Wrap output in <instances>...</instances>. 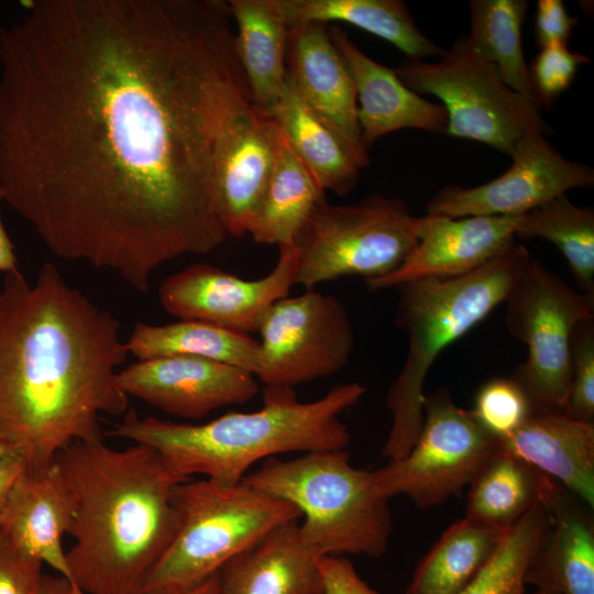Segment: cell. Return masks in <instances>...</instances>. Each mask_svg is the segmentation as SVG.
Listing matches in <instances>:
<instances>
[{
	"label": "cell",
	"mask_w": 594,
	"mask_h": 594,
	"mask_svg": "<svg viewBox=\"0 0 594 594\" xmlns=\"http://www.w3.org/2000/svg\"><path fill=\"white\" fill-rule=\"evenodd\" d=\"M222 0H40L0 28L4 201L140 293L229 237L218 176L252 105Z\"/></svg>",
	"instance_id": "obj_1"
},
{
	"label": "cell",
	"mask_w": 594,
	"mask_h": 594,
	"mask_svg": "<svg viewBox=\"0 0 594 594\" xmlns=\"http://www.w3.org/2000/svg\"><path fill=\"white\" fill-rule=\"evenodd\" d=\"M120 322L45 263L0 289V442L43 469L74 442L102 441L100 417L128 413Z\"/></svg>",
	"instance_id": "obj_2"
},
{
	"label": "cell",
	"mask_w": 594,
	"mask_h": 594,
	"mask_svg": "<svg viewBox=\"0 0 594 594\" xmlns=\"http://www.w3.org/2000/svg\"><path fill=\"white\" fill-rule=\"evenodd\" d=\"M74 503L66 551L85 594H143L178 527L174 494L186 481L152 448L74 442L56 458Z\"/></svg>",
	"instance_id": "obj_3"
},
{
	"label": "cell",
	"mask_w": 594,
	"mask_h": 594,
	"mask_svg": "<svg viewBox=\"0 0 594 594\" xmlns=\"http://www.w3.org/2000/svg\"><path fill=\"white\" fill-rule=\"evenodd\" d=\"M365 393L361 383L350 382L305 403L293 387L265 386L263 406L251 413L229 411L196 425L128 411L108 433L154 449L184 480L201 474L234 485L251 466L268 458L346 450L351 438L340 416Z\"/></svg>",
	"instance_id": "obj_4"
},
{
	"label": "cell",
	"mask_w": 594,
	"mask_h": 594,
	"mask_svg": "<svg viewBox=\"0 0 594 594\" xmlns=\"http://www.w3.org/2000/svg\"><path fill=\"white\" fill-rule=\"evenodd\" d=\"M531 260L514 243L469 274L399 286L395 323L408 337L405 363L386 398L392 427L382 457L403 459L424 424V386L438 355L503 304Z\"/></svg>",
	"instance_id": "obj_5"
},
{
	"label": "cell",
	"mask_w": 594,
	"mask_h": 594,
	"mask_svg": "<svg viewBox=\"0 0 594 594\" xmlns=\"http://www.w3.org/2000/svg\"><path fill=\"white\" fill-rule=\"evenodd\" d=\"M241 482L295 505L300 537L317 558H376L388 548V499L375 492L373 471L353 466L346 450L268 458Z\"/></svg>",
	"instance_id": "obj_6"
},
{
	"label": "cell",
	"mask_w": 594,
	"mask_h": 594,
	"mask_svg": "<svg viewBox=\"0 0 594 594\" xmlns=\"http://www.w3.org/2000/svg\"><path fill=\"white\" fill-rule=\"evenodd\" d=\"M174 499L177 531L143 594L204 581L272 529L301 518L292 503L243 482L186 480Z\"/></svg>",
	"instance_id": "obj_7"
},
{
	"label": "cell",
	"mask_w": 594,
	"mask_h": 594,
	"mask_svg": "<svg viewBox=\"0 0 594 594\" xmlns=\"http://www.w3.org/2000/svg\"><path fill=\"white\" fill-rule=\"evenodd\" d=\"M417 222L399 198L371 195L350 205L322 199L293 244L295 285L312 289L345 276L387 275L416 244Z\"/></svg>",
	"instance_id": "obj_8"
},
{
	"label": "cell",
	"mask_w": 594,
	"mask_h": 594,
	"mask_svg": "<svg viewBox=\"0 0 594 594\" xmlns=\"http://www.w3.org/2000/svg\"><path fill=\"white\" fill-rule=\"evenodd\" d=\"M394 70L413 91L442 101L450 136L477 141L512 156L526 135L551 131L540 108L510 89L466 36L458 37L438 62L406 58Z\"/></svg>",
	"instance_id": "obj_9"
},
{
	"label": "cell",
	"mask_w": 594,
	"mask_h": 594,
	"mask_svg": "<svg viewBox=\"0 0 594 594\" xmlns=\"http://www.w3.org/2000/svg\"><path fill=\"white\" fill-rule=\"evenodd\" d=\"M505 326L527 346L513 378L532 410L564 413L571 385V338L575 327L594 319V301L560 276L530 260L506 300Z\"/></svg>",
	"instance_id": "obj_10"
},
{
	"label": "cell",
	"mask_w": 594,
	"mask_h": 594,
	"mask_svg": "<svg viewBox=\"0 0 594 594\" xmlns=\"http://www.w3.org/2000/svg\"><path fill=\"white\" fill-rule=\"evenodd\" d=\"M498 440L471 410L459 407L449 388L425 395L424 424L406 457L373 471L375 492L389 501L409 497L421 509L458 496L497 453Z\"/></svg>",
	"instance_id": "obj_11"
},
{
	"label": "cell",
	"mask_w": 594,
	"mask_h": 594,
	"mask_svg": "<svg viewBox=\"0 0 594 594\" xmlns=\"http://www.w3.org/2000/svg\"><path fill=\"white\" fill-rule=\"evenodd\" d=\"M255 378L265 386L295 387L341 371L354 349L344 304L312 289L274 302L262 318Z\"/></svg>",
	"instance_id": "obj_12"
},
{
	"label": "cell",
	"mask_w": 594,
	"mask_h": 594,
	"mask_svg": "<svg viewBox=\"0 0 594 594\" xmlns=\"http://www.w3.org/2000/svg\"><path fill=\"white\" fill-rule=\"evenodd\" d=\"M510 158V167L487 183L438 190L427 204V215L520 216L569 190L594 185V169L565 158L543 133L522 138Z\"/></svg>",
	"instance_id": "obj_13"
},
{
	"label": "cell",
	"mask_w": 594,
	"mask_h": 594,
	"mask_svg": "<svg viewBox=\"0 0 594 594\" xmlns=\"http://www.w3.org/2000/svg\"><path fill=\"white\" fill-rule=\"evenodd\" d=\"M273 270L257 279H245L207 263L189 265L160 285L162 307L183 320H196L249 334L295 285L296 252L283 246Z\"/></svg>",
	"instance_id": "obj_14"
},
{
	"label": "cell",
	"mask_w": 594,
	"mask_h": 594,
	"mask_svg": "<svg viewBox=\"0 0 594 594\" xmlns=\"http://www.w3.org/2000/svg\"><path fill=\"white\" fill-rule=\"evenodd\" d=\"M118 382L128 396L194 420L229 405L246 404L258 393L251 373L193 356L138 360L119 371Z\"/></svg>",
	"instance_id": "obj_15"
},
{
	"label": "cell",
	"mask_w": 594,
	"mask_h": 594,
	"mask_svg": "<svg viewBox=\"0 0 594 594\" xmlns=\"http://www.w3.org/2000/svg\"><path fill=\"white\" fill-rule=\"evenodd\" d=\"M518 217H418L417 241L406 258L387 275L365 279L366 286L376 292L469 274L515 243Z\"/></svg>",
	"instance_id": "obj_16"
},
{
	"label": "cell",
	"mask_w": 594,
	"mask_h": 594,
	"mask_svg": "<svg viewBox=\"0 0 594 594\" xmlns=\"http://www.w3.org/2000/svg\"><path fill=\"white\" fill-rule=\"evenodd\" d=\"M287 64L304 102L342 139L360 166L366 167L370 156L361 140L354 84L328 24L289 29Z\"/></svg>",
	"instance_id": "obj_17"
},
{
	"label": "cell",
	"mask_w": 594,
	"mask_h": 594,
	"mask_svg": "<svg viewBox=\"0 0 594 594\" xmlns=\"http://www.w3.org/2000/svg\"><path fill=\"white\" fill-rule=\"evenodd\" d=\"M331 41L351 74L358 103L361 140L369 150L382 136L403 129L446 133L444 107L409 89L394 68L370 56L339 26H328Z\"/></svg>",
	"instance_id": "obj_18"
},
{
	"label": "cell",
	"mask_w": 594,
	"mask_h": 594,
	"mask_svg": "<svg viewBox=\"0 0 594 594\" xmlns=\"http://www.w3.org/2000/svg\"><path fill=\"white\" fill-rule=\"evenodd\" d=\"M74 518L70 491L55 460L26 470L11 491L0 515V530L21 550L72 581L63 537Z\"/></svg>",
	"instance_id": "obj_19"
},
{
	"label": "cell",
	"mask_w": 594,
	"mask_h": 594,
	"mask_svg": "<svg viewBox=\"0 0 594 594\" xmlns=\"http://www.w3.org/2000/svg\"><path fill=\"white\" fill-rule=\"evenodd\" d=\"M498 449L551 479L594 508V422L532 410Z\"/></svg>",
	"instance_id": "obj_20"
},
{
	"label": "cell",
	"mask_w": 594,
	"mask_h": 594,
	"mask_svg": "<svg viewBox=\"0 0 594 594\" xmlns=\"http://www.w3.org/2000/svg\"><path fill=\"white\" fill-rule=\"evenodd\" d=\"M282 145L283 135L275 119L252 103L232 131L219 166V201L229 237L246 234Z\"/></svg>",
	"instance_id": "obj_21"
},
{
	"label": "cell",
	"mask_w": 594,
	"mask_h": 594,
	"mask_svg": "<svg viewBox=\"0 0 594 594\" xmlns=\"http://www.w3.org/2000/svg\"><path fill=\"white\" fill-rule=\"evenodd\" d=\"M544 497L550 525L529 562L526 584L559 594H594L591 508L552 480Z\"/></svg>",
	"instance_id": "obj_22"
},
{
	"label": "cell",
	"mask_w": 594,
	"mask_h": 594,
	"mask_svg": "<svg viewBox=\"0 0 594 594\" xmlns=\"http://www.w3.org/2000/svg\"><path fill=\"white\" fill-rule=\"evenodd\" d=\"M287 521L229 560L219 571L221 594H321L315 557Z\"/></svg>",
	"instance_id": "obj_23"
},
{
	"label": "cell",
	"mask_w": 594,
	"mask_h": 594,
	"mask_svg": "<svg viewBox=\"0 0 594 594\" xmlns=\"http://www.w3.org/2000/svg\"><path fill=\"white\" fill-rule=\"evenodd\" d=\"M271 116L287 146L323 193L344 196L353 189L362 167L342 139L304 102L289 73Z\"/></svg>",
	"instance_id": "obj_24"
},
{
	"label": "cell",
	"mask_w": 594,
	"mask_h": 594,
	"mask_svg": "<svg viewBox=\"0 0 594 594\" xmlns=\"http://www.w3.org/2000/svg\"><path fill=\"white\" fill-rule=\"evenodd\" d=\"M288 29L306 23L345 22L396 46L406 58L442 57L399 0H271Z\"/></svg>",
	"instance_id": "obj_25"
},
{
	"label": "cell",
	"mask_w": 594,
	"mask_h": 594,
	"mask_svg": "<svg viewBox=\"0 0 594 594\" xmlns=\"http://www.w3.org/2000/svg\"><path fill=\"white\" fill-rule=\"evenodd\" d=\"M237 23L234 45L252 103L271 116L288 78L289 29L271 0L228 2Z\"/></svg>",
	"instance_id": "obj_26"
},
{
	"label": "cell",
	"mask_w": 594,
	"mask_h": 594,
	"mask_svg": "<svg viewBox=\"0 0 594 594\" xmlns=\"http://www.w3.org/2000/svg\"><path fill=\"white\" fill-rule=\"evenodd\" d=\"M125 345L138 360L193 356L232 365L253 376L260 358L258 340L196 320L179 319L161 326L136 322Z\"/></svg>",
	"instance_id": "obj_27"
},
{
	"label": "cell",
	"mask_w": 594,
	"mask_h": 594,
	"mask_svg": "<svg viewBox=\"0 0 594 594\" xmlns=\"http://www.w3.org/2000/svg\"><path fill=\"white\" fill-rule=\"evenodd\" d=\"M508 528L483 525L466 517L457 520L419 562L405 594H461Z\"/></svg>",
	"instance_id": "obj_28"
},
{
	"label": "cell",
	"mask_w": 594,
	"mask_h": 594,
	"mask_svg": "<svg viewBox=\"0 0 594 594\" xmlns=\"http://www.w3.org/2000/svg\"><path fill=\"white\" fill-rule=\"evenodd\" d=\"M322 199L324 193L283 138L276 167L249 222L246 233L258 244L292 246L301 227Z\"/></svg>",
	"instance_id": "obj_29"
},
{
	"label": "cell",
	"mask_w": 594,
	"mask_h": 594,
	"mask_svg": "<svg viewBox=\"0 0 594 594\" xmlns=\"http://www.w3.org/2000/svg\"><path fill=\"white\" fill-rule=\"evenodd\" d=\"M528 7L527 0H471V29L466 40L482 58L496 67L510 89L541 108L521 43Z\"/></svg>",
	"instance_id": "obj_30"
},
{
	"label": "cell",
	"mask_w": 594,
	"mask_h": 594,
	"mask_svg": "<svg viewBox=\"0 0 594 594\" xmlns=\"http://www.w3.org/2000/svg\"><path fill=\"white\" fill-rule=\"evenodd\" d=\"M549 481L498 449L470 484L464 517L506 529L543 497Z\"/></svg>",
	"instance_id": "obj_31"
},
{
	"label": "cell",
	"mask_w": 594,
	"mask_h": 594,
	"mask_svg": "<svg viewBox=\"0 0 594 594\" xmlns=\"http://www.w3.org/2000/svg\"><path fill=\"white\" fill-rule=\"evenodd\" d=\"M543 239L564 256L578 289L594 301V209L561 195L520 215L515 238Z\"/></svg>",
	"instance_id": "obj_32"
},
{
	"label": "cell",
	"mask_w": 594,
	"mask_h": 594,
	"mask_svg": "<svg viewBox=\"0 0 594 594\" xmlns=\"http://www.w3.org/2000/svg\"><path fill=\"white\" fill-rule=\"evenodd\" d=\"M549 525L550 510L543 495L506 530L494 553L461 594H524L529 562Z\"/></svg>",
	"instance_id": "obj_33"
},
{
	"label": "cell",
	"mask_w": 594,
	"mask_h": 594,
	"mask_svg": "<svg viewBox=\"0 0 594 594\" xmlns=\"http://www.w3.org/2000/svg\"><path fill=\"white\" fill-rule=\"evenodd\" d=\"M472 414L497 440L512 435L532 411L520 386L510 377H495L476 392Z\"/></svg>",
	"instance_id": "obj_34"
},
{
	"label": "cell",
	"mask_w": 594,
	"mask_h": 594,
	"mask_svg": "<svg viewBox=\"0 0 594 594\" xmlns=\"http://www.w3.org/2000/svg\"><path fill=\"white\" fill-rule=\"evenodd\" d=\"M571 385L564 414L594 422V319L580 322L571 338Z\"/></svg>",
	"instance_id": "obj_35"
},
{
	"label": "cell",
	"mask_w": 594,
	"mask_h": 594,
	"mask_svg": "<svg viewBox=\"0 0 594 594\" xmlns=\"http://www.w3.org/2000/svg\"><path fill=\"white\" fill-rule=\"evenodd\" d=\"M590 63L587 56L556 44L540 48L531 67L530 79L540 106L550 107L572 84L580 66Z\"/></svg>",
	"instance_id": "obj_36"
},
{
	"label": "cell",
	"mask_w": 594,
	"mask_h": 594,
	"mask_svg": "<svg viewBox=\"0 0 594 594\" xmlns=\"http://www.w3.org/2000/svg\"><path fill=\"white\" fill-rule=\"evenodd\" d=\"M43 565L0 530V594H40Z\"/></svg>",
	"instance_id": "obj_37"
},
{
	"label": "cell",
	"mask_w": 594,
	"mask_h": 594,
	"mask_svg": "<svg viewBox=\"0 0 594 594\" xmlns=\"http://www.w3.org/2000/svg\"><path fill=\"white\" fill-rule=\"evenodd\" d=\"M321 580V594H378L356 573L344 557L321 556L317 558Z\"/></svg>",
	"instance_id": "obj_38"
},
{
	"label": "cell",
	"mask_w": 594,
	"mask_h": 594,
	"mask_svg": "<svg viewBox=\"0 0 594 594\" xmlns=\"http://www.w3.org/2000/svg\"><path fill=\"white\" fill-rule=\"evenodd\" d=\"M578 20L561 0H539L536 14V38L540 48L566 44Z\"/></svg>",
	"instance_id": "obj_39"
},
{
	"label": "cell",
	"mask_w": 594,
	"mask_h": 594,
	"mask_svg": "<svg viewBox=\"0 0 594 594\" xmlns=\"http://www.w3.org/2000/svg\"><path fill=\"white\" fill-rule=\"evenodd\" d=\"M28 470L24 455L0 442V515L16 482Z\"/></svg>",
	"instance_id": "obj_40"
},
{
	"label": "cell",
	"mask_w": 594,
	"mask_h": 594,
	"mask_svg": "<svg viewBox=\"0 0 594 594\" xmlns=\"http://www.w3.org/2000/svg\"><path fill=\"white\" fill-rule=\"evenodd\" d=\"M4 201L3 191L0 185V204ZM18 270V258L15 249L8 235L0 216V272L10 273Z\"/></svg>",
	"instance_id": "obj_41"
},
{
	"label": "cell",
	"mask_w": 594,
	"mask_h": 594,
	"mask_svg": "<svg viewBox=\"0 0 594 594\" xmlns=\"http://www.w3.org/2000/svg\"><path fill=\"white\" fill-rule=\"evenodd\" d=\"M145 594H221V592L218 573H216L204 581L188 586L167 588Z\"/></svg>",
	"instance_id": "obj_42"
},
{
	"label": "cell",
	"mask_w": 594,
	"mask_h": 594,
	"mask_svg": "<svg viewBox=\"0 0 594 594\" xmlns=\"http://www.w3.org/2000/svg\"><path fill=\"white\" fill-rule=\"evenodd\" d=\"M40 594H85L73 582L62 575L43 576Z\"/></svg>",
	"instance_id": "obj_43"
},
{
	"label": "cell",
	"mask_w": 594,
	"mask_h": 594,
	"mask_svg": "<svg viewBox=\"0 0 594 594\" xmlns=\"http://www.w3.org/2000/svg\"><path fill=\"white\" fill-rule=\"evenodd\" d=\"M535 594H559V593L556 592V591H551V590L539 588V590H537V592Z\"/></svg>",
	"instance_id": "obj_44"
}]
</instances>
